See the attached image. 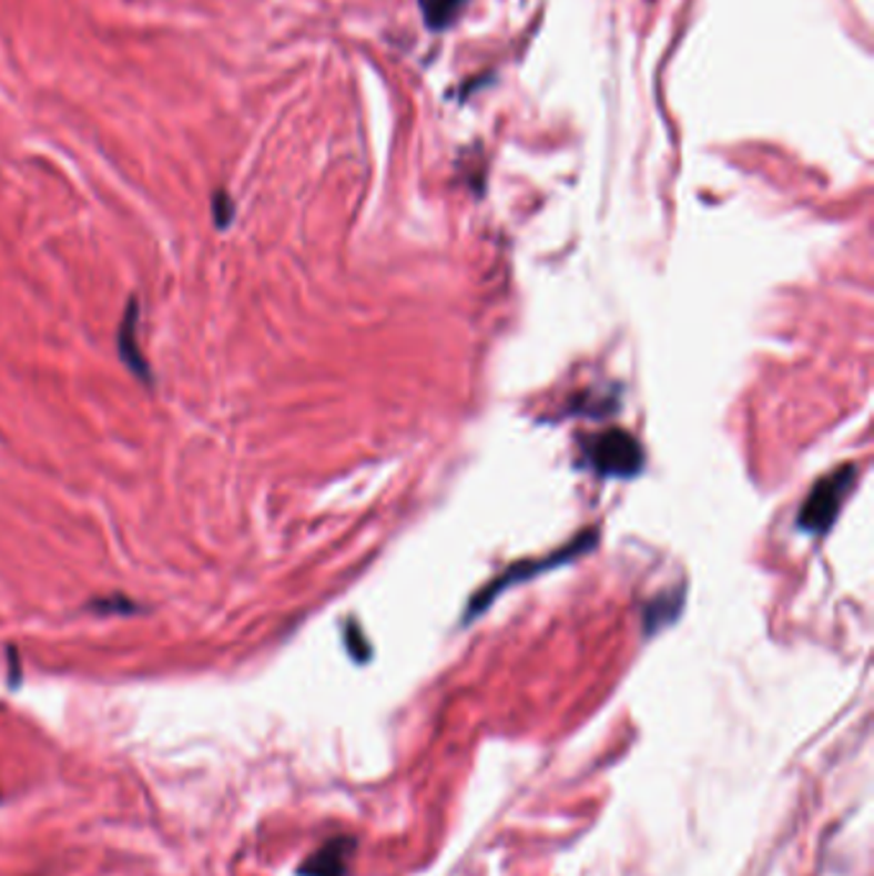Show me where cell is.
<instances>
[{"instance_id": "8992f818", "label": "cell", "mask_w": 874, "mask_h": 876, "mask_svg": "<svg viewBox=\"0 0 874 876\" xmlns=\"http://www.w3.org/2000/svg\"><path fill=\"white\" fill-rule=\"evenodd\" d=\"M467 0H418L420 13H424V21L428 29L441 31L451 27L457 21V16L461 13Z\"/></svg>"}, {"instance_id": "5b68a950", "label": "cell", "mask_w": 874, "mask_h": 876, "mask_svg": "<svg viewBox=\"0 0 874 876\" xmlns=\"http://www.w3.org/2000/svg\"><path fill=\"white\" fill-rule=\"evenodd\" d=\"M119 349L131 371H136L142 379H150V367H146V359L142 357V349H139L136 344V303H131L129 310L123 313L121 330H119Z\"/></svg>"}, {"instance_id": "52a82bcc", "label": "cell", "mask_w": 874, "mask_h": 876, "mask_svg": "<svg viewBox=\"0 0 874 876\" xmlns=\"http://www.w3.org/2000/svg\"><path fill=\"white\" fill-rule=\"evenodd\" d=\"M213 213H216V223L221 228H226L231 218H234V203H231V197L224 190L213 195Z\"/></svg>"}, {"instance_id": "6da1fadb", "label": "cell", "mask_w": 874, "mask_h": 876, "mask_svg": "<svg viewBox=\"0 0 874 876\" xmlns=\"http://www.w3.org/2000/svg\"><path fill=\"white\" fill-rule=\"evenodd\" d=\"M585 461L600 477L631 479L644 469V449L623 428H610L585 444Z\"/></svg>"}, {"instance_id": "7a4b0ae2", "label": "cell", "mask_w": 874, "mask_h": 876, "mask_svg": "<svg viewBox=\"0 0 874 876\" xmlns=\"http://www.w3.org/2000/svg\"><path fill=\"white\" fill-rule=\"evenodd\" d=\"M856 469L852 465H844L836 472H831L813 487L807 495L803 508L797 512V526L805 533L821 536L826 533L839 516L841 506H844L848 490L854 487Z\"/></svg>"}, {"instance_id": "277c9868", "label": "cell", "mask_w": 874, "mask_h": 876, "mask_svg": "<svg viewBox=\"0 0 874 876\" xmlns=\"http://www.w3.org/2000/svg\"><path fill=\"white\" fill-rule=\"evenodd\" d=\"M352 838H334L321 846L308 862L303 864L301 876H346L349 869V858L354 854Z\"/></svg>"}, {"instance_id": "3957f363", "label": "cell", "mask_w": 874, "mask_h": 876, "mask_svg": "<svg viewBox=\"0 0 874 876\" xmlns=\"http://www.w3.org/2000/svg\"><path fill=\"white\" fill-rule=\"evenodd\" d=\"M596 539H598V533H596V531L582 533L580 539H575V541L570 543V547H565V549L555 551V553H551V557L529 559V561H521V564L510 567L506 574L498 577V580H495V582L488 587V590H482L480 594H475V598H472V605H469L467 621H469V618H475L477 613H482L485 608H490V602H492L495 598H498V594H500L502 590H508V587H514V584H518V582L531 580V577L549 572V569H557V567H562V564H570V561L580 557L582 551H588V549L596 547Z\"/></svg>"}]
</instances>
